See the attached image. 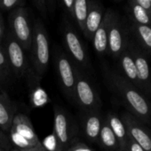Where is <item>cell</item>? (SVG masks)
I'll return each instance as SVG.
<instances>
[{
    "mask_svg": "<svg viewBox=\"0 0 151 151\" xmlns=\"http://www.w3.org/2000/svg\"><path fill=\"white\" fill-rule=\"evenodd\" d=\"M109 81L115 91L121 97L131 113L144 122L150 119V107L148 101L138 91V88L117 73H110Z\"/></svg>",
    "mask_w": 151,
    "mask_h": 151,
    "instance_id": "6da1fadb",
    "label": "cell"
},
{
    "mask_svg": "<svg viewBox=\"0 0 151 151\" xmlns=\"http://www.w3.org/2000/svg\"><path fill=\"white\" fill-rule=\"evenodd\" d=\"M30 50L35 74L38 78H42L48 68L50 48L46 30L40 19H37L33 27V37Z\"/></svg>",
    "mask_w": 151,
    "mask_h": 151,
    "instance_id": "7a4b0ae2",
    "label": "cell"
},
{
    "mask_svg": "<svg viewBox=\"0 0 151 151\" xmlns=\"http://www.w3.org/2000/svg\"><path fill=\"white\" fill-rule=\"evenodd\" d=\"M74 102L79 106L81 111L85 113L98 111L101 108V101L88 78L76 68V85L74 92Z\"/></svg>",
    "mask_w": 151,
    "mask_h": 151,
    "instance_id": "3957f363",
    "label": "cell"
},
{
    "mask_svg": "<svg viewBox=\"0 0 151 151\" xmlns=\"http://www.w3.org/2000/svg\"><path fill=\"white\" fill-rule=\"evenodd\" d=\"M10 32L24 50H29L32 43L33 28L26 8L17 7L9 16Z\"/></svg>",
    "mask_w": 151,
    "mask_h": 151,
    "instance_id": "277c9868",
    "label": "cell"
},
{
    "mask_svg": "<svg viewBox=\"0 0 151 151\" xmlns=\"http://www.w3.org/2000/svg\"><path fill=\"white\" fill-rule=\"evenodd\" d=\"M54 62L61 90L68 99L74 102L77 67L71 63L69 57L61 50H56Z\"/></svg>",
    "mask_w": 151,
    "mask_h": 151,
    "instance_id": "5b68a950",
    "label": "cell"
},
{
    "mask_svg": "<svg viewBox=\"0 0 151 151\" xmlns=\"http://www.w3.org/2000/svg\"><path fill=\"white\" fill-rule=\"evenodd\" d=\"M53 137L59 151L65 150L70 144L74 136V130L67 111L60 106L53 108Z\"/></svg>",
    "mask_w": 151,
    "mask_h": 151,
    "instance_id": "8992f818",
    "label": "cell"
},
{
    "mask_svg": "<svg viewBox=\"0 0 151 151\" xmlns=\"http://www.w3.org/2000/svg\"><path fill=\"white\" fill-rule=\"evenodd\" d=\"M3 45L11 72L18 78L23 77L28 71V63L24 50L10 31L7 34H4Z\"/></svg>",
    "mask_w": 151,
    "mask_h": 151,
    "instance_id": "52a82bcc",
    "label": "cell"
},
{
    "mask_svg": "<svg viewBox=\"0 0 151 151\" xmlns=\"http://www.w3.org/2000/svg\"><path fill=\"white\" fill-rule=\"evenodd\" d=\"M128 35H126L125 27L118 14L116 12L109 31L108 51L115 58H118L128 42Z\"/></svg>",
    "mask_w": 151,
    "mask_h": 151,
    "instance_id": "ba28073f",
    "label": "cell"
},
{
    "mask_svg": "<svg viewBox=\"0 0 151 151\" xmlns=\"http://www.w3.org/2000/svg\"><path fill=\"white\" fill-rule=\"evenodd\" d=\"M121 119L125 126L129 138L140 144L146 151H151V134L130 112H125Z\"/></svg>",
    "mask_w": 151,
    "mask_h": 151,
    "instance_id": "9c48e42d",
    "label": "cell"
},
{
    "mask_svg": "<svg viewBox=\"0 0 151 151\" xmlns=\"http://www.w3.org/2000/svg\"><path fill=\"white\" fill-rule=\"evenodd\" d=\"M127 46L133 55L135 63L137 77L140 83V88L150 90L151 89L150 68L145 53L142 49H140L138 44H135L130 40L127 42Z\"/></svg>",
    "mask_w": 151,
    "mask_h": 151,
    "instance_id": "30bf717a",
    "label": "cell"
},
{
    "mask_svg": "<svg viewBox=\"0 0 151 151\" xmlns=\"http://www.w3.org/2000/svg\"><path fill=\"white\" fill-rule=\"evenodd\" d=\"M64 42L71 58L82 67L87 68L89 66V60L85 50L77 33L69 24L64 27Z\"/></svg>",
    "mask_w": 151,
    "mask_h": 151,
    "instance_id": "8fae6325",
    "label": "cell"
},
{
    "mask_svg": "<svg viewBox=\"0 0 151 151\" xmlns=\"http://www.w3.org/2000/svg\"><path fill=\"white\" fill-rule=\"evenodd\" d=\"M9 132H13L20 137L27 140L33 147L39 146L42 142L39 141L37 134H36L32 123L28 116L22 113L15 114Z\"/></svg>",
    "mask_w": 151,
    "mask_h": 151,
    "instance_id": "7c38bea8",
    "label": "cell"
},
{
    "mask_svg": "<svg viewBox=\"0 0 151 151\" xmlns=\"http://www.w3.org/2000/svg\"><path fill=\"white\" fill-rule=\"evenodd\" d=\"M115 12L111 9L108 10L103 16L102 21L96 30L93 38V44L94 50L99 55H103L108 51V38H109V27L115 15Z\"/></svg>",
    "mask_w": 151,
    "mask_h": 151,
    "instance_id": "4fadbf2b",
    "label": "cell"
},
{
    "mask_svg": "<svg viewBox=\"0 0 151 151\" xmlns=\"http://www.w3.org/2000/svg\"><path fill=\"white\" fill-rule=\"evenodd\" d=\"M100 110L84 113L82 117V127L85 136L92 142H99L100 132L102 125Z\"/></svg>",
    "mask_w": 151,
    "mask_h": 151,
    "instance_id": "5bb4252c",
    "label": "cell"
},
{
    "mask_svg": "<svg viewBox=\"0 0 151 151\" xmlns=\"http://www.w3.org/2000/svg\"><path fill=\"white\" fill-rule=\"evenodd\" d=\"M103 10L102 6L96 1L90 0L89 11L85 23L84 35L89 39L93 40V35L101 25L103 19Z\"/></svg>",
    "mask_w": 151,
    "mask_h": 151,
    "instance_id": "9a60e30c",
    "label": "cell"
},
{
    "mask_svg": "<svg viewBox=\"0 0 151 151\" xmlns=\"http://www.w3.org/2000/svg\"><path fill=\"white\" fill-rule=\"evenodd\" d=\"M15 111V106L9 96L4 91L0 92V129L3 132L10 131Z\"/></svg>",
    "mask_w": 151,
    "mask_h": 151,
    "instance_id": "2e32d148",
    "label": "cell"
},
{
    "mask_svg": "<svg viewBox=\"0 0 151 151\" xmlns=\"http://www.w3.org/2000/svg\"><path fill=\"white\" fill-rule=\"evenodd\" d=\"M106 120L117 138L118 142V151H125L129 136L122 119L117 114L110 112L107 115Z\"/></svg>",
    "mask_w": 151,
    "mask_h": 151,
    "instance_id": "e0dca14e",
    "label": "cell"
},
{
    "mask_svg": "<svg viewBox=\"0 0 151 151\" xmlns=\"http://www.w3.org/2000/svg\"><path fill=\"white\" fill-rule=\"evenodd\" d=\"M120 61V65L122 68V71L124 73L125 78L130 81L133 86H135L137 88H140V83L137 77V72H136V66L135 63L133 58V55L126 45L125 49L118 58Z\"/></svg>",
    "mask_w": 151,
    "mask_h": 151,
    "instance_id": "ac0fdd59",
    "label": "cell"
},
{
    "mask_svg": "<svg viewBox=\"0 0 151 151\" xmlns=\"http://www.w3.org/2000/svg\"><path fill=\"white\" fill-rule=\"evenodd\" d=\"M131 30L133 31L138 43L142 48V50L151 55V26L132 21Z\"/></svg>",
    "mask_w": 151,
    "mask_h": 151,
    "instance_id": "d6986e66",
    "label": "cell"
},
{
    "mask_svg": "<svg viewBox=\"0 0 151 151\" xmlns=\"http://www.w3.org/2000/svg\"><path fill=\"white\" fill-rule=\"evenodd\" d=\"M99 143L106 150L109 151L118 150V142L117 138L111 130L109 125L108 124L106 119H103L100 136H99Z\"/></svg>",
    "mask_w": 151,
    "mask_h": 151,
    "instance_id": "ffe728a7",
    "label": "cell"
},
{
    "mask_svg": "<svg viewBox=\"0 0 151 151\" xmlns=\"http://www.w3.org/2000/svg\"><path fill=\"white\" fill-rule=\"evenodd\" d=\"M128 8L133 22L151 26L150 13L144 7H142L133 0H129Z\"/></svg>",
    "mask_w": 151,
    "mask_h": 151,
    "instance_id": "44dd1931",
    "label": "cell"
},
{
    "mask_svg": "<svg viewBox=\"0 0 151 151\" xmlns=\"http://www.w3.org/2000/svg\"><path fill=\"white\" fill-rule=\"evenodd\" d=\"M90 0H75L73 6V18L82 32L85 31V23L89 11Z\"/></svg>",
    "mask_w": 151,
    "mask_h": 151,
    "instance_id": "7402d4cb",
    "label": "cell"
},
{
    "mask_svg": "<svg viewBox=\"0 0 151 151\" xmlns=\"http://www.w3.org/2000/svg\"><path fill=\"white\" fill-rule=\"evenodd\" d=\"M48 96L45 91L39 86L32 89L30 93V101L34 107H40L47 103Z\"/></svg>",
    "mask_w": 151,
    "mask_h": 151,
    "instance_id": "603a6c76",
    "label": "cell"
},
{
    "mask_svg": "<svg viewBox=\"0 0 151 151\" xmlns=\"http://www.w3.org/2000/svg\"><path fill=\"white\" fill-rule=\"evenodd\" d=\"M11 72V68L9 65V62L4 52V50L2 46H0V74L4 78Z\"/></svg>",
    "mask_w": 151,
    "mask_h": 151,
    "instance_id": "cb8c5ba5",
    "label": "cell"
},
{
    "mask_svg": "<svg viewBox=\"0 0 151 151\" xmlns=\"http://www.w3.org/2000/svg\"><path fill=\"white\" fill-rule=\"evenodd\" d=\"M63 151H94L90 146L84 142H76L70 144L65 150Z\"/></svg>",
    "mask_w": 151,
    "mask_h": 151,
    "instance_id": "d4e9b609",
    "label": "cell"
},
{
    "mask_svg": "<svg viewBox=\"0 0 151 151\" xmlns=\"http://www.w3.org/2000/svg\"><path fill=\"white\" fill-rule=\"evenodd\" d=\"M20 0H0V9L3 11H8L15 7Z\"/></svg>",
    "mask_w": 151,
    "mask_h": 151,
    "instance_id": "484cf974",
    "label": "cell"
},
{
    "mask_svg": "<svg viewBox=\"0 0 151 151\" xmlns=\"http://www.w3.org/2000/svg\"><path fill=\"white\" fill-rule=\"evenodd\" d=\"M10 138L4 134V132H3L0 129V149L8 151V150L10 149Z\"/></svg>",
    "mask_w": 151,
    "mask_h": 151,
    "instance_id": "4316f807",
    "label": "cell"
},
{
    "mask_svg": "<svg viewBox=\"0 0 151 151\" xmlns=\"http://www.w3.org/2000/svg\"><path fill=\"white\" fill-rule=\"evenodd\" d=\"M37 10L39 11V12L42 14V16H44V18H46V13H47V7H46V0H33Z\"/></svg>",
    "mask_w": 151,
    "mask_h": 151,
    "instance_id": "83f0119b",
    "label": "cell"
},
{
    "mask_svg": "<svg viewBox=\"0 0 151 151\" xmlns=\"http://www.w3.org/2000/svg\"><path fill=\"white\" fill-rule=\"evenodd\" d=\"M125 151H146L140 144L134 142L133 139L129 138Z\"/></svg>",
    "mask_w": 151,
    "mask_h": 151,
    "instance_id": "f1b7e54d",
    "label": "cell"
},
{
    "mask_svg": "<svg viewBox=\"0 0 151 151\" xmlns=\"http://www.w3.org/2000/svg\"><path fill=\"white\" fill-rule=\"evenodd\" d=\"M134 2H136L137 4H139L140 5H142V7H144L151 15V2L150 0H133Z\"/></svg>",
    "mask_w": 151,
    "mask_h": 151,
    "instance_id": "f546056e",
    "label": "cell"
},
{
    "mask_svg": "<svg viewBox=\"0 0 151 151\" xmlns=\"http://www.w3.org/2000/svg\"><path fill=\"white\" fill-rule=\"evenodd\" d=\"M62 1H63V4H64L65 7L68 10V12H69V14L73 18V6H74L75 0H62Z\"/></svg>",
    "mask_w": 151,
    "mask_h": 151,
    "instance_id": "4dcf8cb0",
    "label": "cell"
},
{
    "mask_svg": "<svg viewBox=\"0 0 151 151\" xmlns=\"http://www.w3.org/2000/svg\"><path fill=\"white\" fill-rule=\"evenodd\" d=\"M4 23L3 20L2 16L0 15V46H2V43L4 42Z\"/></svg>",
    "mask_w": 151,
    "mask_h": 151,
    "instance_id": "1f68e13d",
    "label": "cell"
},
{
    "mask_svg": "<svg viewBox=\"0 0 151 151\" xmlns=\"http://www.w3.org/2000/svg\"><path fill=\"white\" fill-rule=\"evenodd\" d=\"M56 0H46V7L50 12H53L55 8Z\"/></svg>",
    "mask_w": 151,
    "mask_h": 151,
    "instance_id": "d6a6232c",
    "label": "cell"
},
{
    "mask_svg": "<svg viewBox=\"0 0 151 151\" xmlns=\"http://www.w3.org/2000/svg\"><path fill=\"white\" fill-rule=\"evenodd\" d=\"M20 151H47L44 147L41 144L39 146H36V147H33V148H30V149H26V150H20Z\"/></svg>",
    "mask_w": 151,
    "mask_h": 151,
    "instance_id": "836d02e7",
    "label": "cell"
},
{
    "mask_svg": "<svg viewBox=\"0 0 151 151\" xmlns=\"http://www.w3.org/2000/svg\"><path fill=\"white\" fill-rule=\"evenodd\" d=\"M3 80H4V77H3V76H2L1 74H0V81H2Z\"/></svg>",
    "mask_w": 151,
    "mask_h": 151,
    "instance_id": "e575fe53",
    "label": "cell"
},
{
    "mask_svg": "<svg viewBox=\"0 0 151 151\" xmlns=\"http://www.w3.org/2000/svg\"><path fill=\"white\" fill-rule=\"evenodd\" d=\"M10 151H20L19 149H14V150H11Z\"/></svg>",
    "mask_w": 151,
    "mask_h": 151,
    "instance_id": "d590c367",
    "label": "cell"
},
{
    "mask_svg": "<svg viewBox=\"0 0 151 151\" xmlns=\"http://www.w3.org/2000/svg\"><path fill=\"white\" fill-rule=\"evenodd\" d=\"M0 151H3V150H1V149H0Z\"/></svg>",
    "mask_w": 151,
    "mask_h": 151,
    "instance_id": "8d00e7d4",
    "label": "cell"
},
{
    "mask_svg": "<svg viewBox=\"0 0 151 151\" xmlns=\"http://www.w3.org/2000/svg\"><path fill=\"white\" fill-rule=\"evenodd\" d=\"M150 2H151V0H150Z\"/></svg>",
    "mask_w": 151,
    "mask_h": 151,
    "instance_id": "74e56055",
    "label": "cell"
}]
</instances>
